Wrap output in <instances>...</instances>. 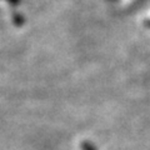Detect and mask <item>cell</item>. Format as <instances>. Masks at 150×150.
<instances>
[{
  "mask_svg": "<svg viewBox=\"0 0 150 150\" xmlns=\"http://www.w3.org/2000/svg\"><path fill=\"white\" fill-rule=\"evenodd\" d=\"M146 25L150 28V20H148V21H146Z\"/></svg>",
  "mask_w": 150,
  "mask_h": 150,
  "instance_id": "7a4b0ae2",
  "label": "cell"
},
{
  "mask_svg": "<svg viewBox=\"0 0 150 150\" xmlns=\"http://www.w3.org/2000/svg\"><path fill=\"white\" fill-rule=\"evenodd\" d=\"M81 150H96L95 146L91 144V143H89V142H84L81 144Z\"/></svg>",
  "mask_w": 150,
  "mask_h": 150,
  "instance_id": "6da1fadb",
  "label": "cell"
}]
</instances>
